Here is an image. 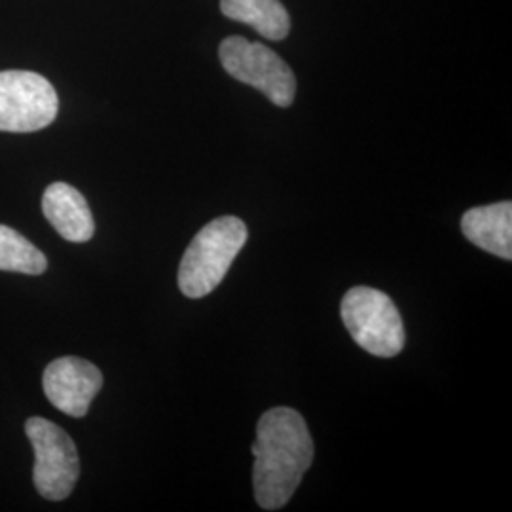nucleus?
<instances>
[{
  "mask_svg": "<svg viewBox=\"0 0 512 512\" xmlns=\"http://www.w3.org/2000/svg\"><path fill=\"white\" fill-rule=\"evenodd\" d=\"M247 239V226L238 217H220L205 224L181 260V293L188 298H203L213 293L228 274Z\"/></svg>",
  "mask_w": 512,
  "mask_h": 512,
  "instance_id": "nucleus-2",
  "label": "nucleus"
},
{
  "mask_svg": "<svg viewBox=\"0 0 512 512\" xmlns=\"http://www.w3.org/2000/svg\"><path fill=\"white\" fill-rule=\"evenodd\" d=\"M253 484L264 511L285 507L313 461V440L304 418L293 408H272L258 420Z\"/></svg>",
  "mask_w": 512,
  "mask_h": 512,
  "instance_id": "nucleus-1",
  "label": "nucleus"
},
{
  "mask_svg": "<svg viewBox=\"0 0 512 512\" xmlns=\"http://www.w3.org/2000/svg\"><path fill=\"white\" fill-rule=\"evenodd\" d=\"M42 387L46 399L59 412L71 418H84L103 387V374L90 361L67 355L46 366Z\"/></svg>",
  "mask_w": 512,
  "mask_h": 512,
  "instance_id": "nucleus-7",
  "label": "nucleus"
},
{
  "mask_svg": "<svg viewBox=\"0 0 512 512\" xmlns=\"http://www.w3.org/2000/svg\"><path fill=\"white\" fill-rule=\"evenodd\" d=\"M48 270V258L29 239L14 228L0 224V272L42 275Z\"/></svg>",
  "mask_w": 512,
  "mask_h": 512,
  "instance_id": "nucleus-11",
  "label": "nucleus"
},
{
  "mask_svg": "<svg viewBox=\"0 0 512 512\" xmlns=\"http://www.w3.org/2000/svg\"><path fill=\"white\" fill-rule=\"evenodd\" d=\"M25 433L35 450L33 480L38 494L50 501L67 499L80 476V459L73 439L46 418H29Z\"/></svg>",
  "mask_w": 512,
  "mask_h": 512,
  "instance_id": "nucleus-5",
  "label": "nucleus"
},
{
  "mask_svg": "<svg viewBox=\"0 0 512 512\" xmlns=\"http://www.w3.org/2000/svg\"><path fill=\"white\" fill-rule=\"evenodd\" d=\"M220 10L268 40H283L291 31L289 12L279 0H220Z\"/></svg>",
  "mask_w": 512,
  "mask_h": 512,
  "instance_id": "nucleus-10",
  "label": "nucleus"
},
{
  "mask_svg": "<svg viewBox=\"0 0 512 512\" xmlns=\"http://www.w3.org/2000/svg\"><path fill=\"white\" fill-rule=\"evenodd\" d=\"M219 57L224 71L243 84L264 93L274 105L287 109L296 97L293 69L262 42L228 37L220 42Z\"/></svg>",
  "mask_w": 512,
  "mask_h": 512,
  "instance_id": "nucleus-4",
  "label": "nucleus"
},
{
  "mask_svg": "<svg viewBox=\"0 0 512 512\" xmlns=\"http://www.w3.org/2000/svg\"><path fill=\"white\" fill-rule=\"evenodd\" d=\"M57 110V93L44 76L31 71L0 73V131H40L54 122Z\"/></svg>",
  "mask_w": 512,
  "mask_h": 512,
  "instance_id": "nucleus-6",
  "label": "nucleus"
},
{
  "mask_svg": "<svg viewBox=\"0 0 512 512\" xmlns=\"http://www.w3.org/2000/svg\"><path fill=\"white\" fill-rule=\"evenodd\" d=\"M42 213L55 232L71 243H86L95 234L90 205L71 184H50L42 196Z\"/></svg>",
  "mask_w": 512,
  "mask_h": 512,
  "instance_id": "nucleus-8",
  "label": "nucleus"
},
{
  "mask_svg": "<svg viewBox=\"0 0 512 512\" xmlns=\"http://www.w3.org/2000/svg\"><path fill=\"white\" fill-rule=\"evenodd\" d=\"M340 311L351 338L370 355L389 359L403 351V317L387 294L353 287L342 298Z\"/></svg>",
  "mask_w": 512,
  "mask_h": 512,
  "instance_id": "nucleus-3",
  "label": "nucleus"
},
{
  "mask_svg": "<svg viewBox=\"0 0 512 512\" xmlns=\"http://www.w3.org/2000/svg\"><path fill=\"white\" fill-rule=\"evenodd\" d=\"M465 238L486 253L511 260L512 258V203L475 207L461 219Z\"/></svg>",
  "mask_w": 512,
  "mask_h": 512,
  "instance_id": "nucleus-9",
  "label": "nucleus"
}]
</instances>
